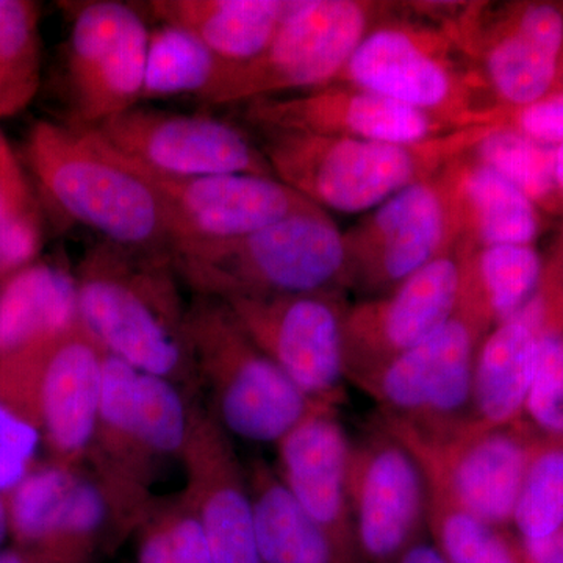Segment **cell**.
Wrapping results in <instances>:
<instances>
[{
    "mask_svg": "<svg viewBox=\"0 0 563 563\" xmlns=\"http://www.w3.org/2000/svg\"><path fill=\"white\" fill-rule=\"evenodd\" d=\"M80 324L107 354L190 393L198 374L172 252L92 246L76 269Z\"/></svg>",
    "mask_w": 563,
    "mask_h": 563,
    "instance_id": "cell-1",
    "label": "cell"
},
{
    "mask_svg": "<svg viewBox=\"0 0 563 563\" xmlns=\"http://www.w3.org/2000/svg\"><path fill=\"white\" fill-rule=\"evenodd\" d=\"M490 128L473 125L413 144L258 131V144L274 177L313 206L328 213H368L415 181L442 172Z\"/></svg>",
    "mask_w": 563,
    "mask_h": 563,
    "instance_id": "cell-2",
    "label": "cell"
},
{
    "mask_svg": "<svg viewBox=\"0 0 563 563\" xmlns=\"http://www.w3.org/2000/svg\"><path fill=\"white\" fill-rule=\"evenodd\" d=\"M172 255L181 284L195 295L221 301L236 296L350 295L344 232L322 209L292 214L240 239L177 244Z\"/></svg>",
    "mask_w": 563,
    "mask_h": 563,
    "instance_id": "cell-3",
    "label": "cell"
},
{
    "mask_svg": "<svg viewBox=\"0 0 563 563\" xmlns=\"http://www.w3.org/2000/svg\"><path fill=\"white\" fill-rule=\"evenodd\" d=\"M27 161L52 202L102 242L125 250L172 252L165 207L154 187L95 133L38 121Z\"/></svg>",
    "mask_w": 563,
    "mask_h": 563,
    "instance_id": "cell-4",
    "label": "cell"
},
{
    "mask_svg": "<svg viewBox=\"0 0 563 563\" xmlns=\"http://www.w3.org/2000/svg\"><path fill=\"white\" fill-rule=\"evenodd\" d=\"M393 11L391 5L366 33L336 81L377 92L457 129L493 124L499 107L459 44L435 24Z\"/></svg>",
    "mask_w": 563,
    "mask_h": 563,
    "instance_id": "cell-5",
    "label": "cell"
},
{
    "mask_svg": "<svg viewBox=\"0 0 563 563\" xmlns=\"http://www.w3.org/2000/svg\"><path fill=\"white\" fill-rule=\"evenodd\" d=\"M187 328L198 383L229 435L276 446L313 415L339 409L299 390L221 299L192 296Z\"/></svg>",
    "mask_w": 563,
    "mask_h": 563,
    "instance_id": "cell-6",
    "label": "cell"
},
{
    "mask_svg": "<svg viewBox=\"0 0 563 563\" xmlns=\"http://www.w3.org/2000/svg\"><path fill=\"white\" fill-rule=\"evenodd\" d=\"M495 328L468 285L459 309L417 346L355 379L377 415L420 432H440L473 417L474 369Z\"/></svg>",
    "mask_w": 563,
    "mask_h": 563,
    "instance_id": "cell-7",
    "label": "cell"
},
{
    "mask_svg": "<svg viewBox=\"0 0 563 563\" xmlns=\"http://www.w3.org/2000/svg\"><path fill=\"white\" fill-rule=\"evenodd\" d=\"M393 3L292 0L276 35L258 57L229 63L209 106L247 103L335 84L358 44Z\"/></svg>",
    "mask_w": 563,
    "mask_h": 563,
    "instance_id": "cell-8",
    "label": "cell"
},
{
    "mask_svg": "<svg viewBox=\"0 0 563 563\" xmlns=\"http://www.w3.org/2000/svg\"><path fill=\"white\" fill-rule=\"evenodd\" d=\"M374 418L406 444L428 483L487 523L512 525L521 485L542 442L525 418L492 426L473 415L440 432L415 431L379 415Z\"/></svg>",
    "mask_w": 563,
    "mask_h": 563,
    "instance_id": "cell-9",
    "label": "cell"
},
{
    "mask_svg": "<svg viewBox=\"0 0 563 563\" xmlns=\"http://www.w3.org/2000/svg\"><path fill=\"white\" fill-rule=\"evenodd\" d=\"M437 27L479 69L499 110L531 106L553 92L563 52V2H461Z\"/></svg>",
    "mask_w": 563,
    "mask_h": 563,
    "instance_id": "cell-10",
    "label": "cell"
},
{
    "mask_svg": "<svg viewBox=\"0 0 563 563\" xmlns=\"http://www.w3.org/2000/svg\"><path fill=\"white\" fill-rule=\"evenodd\" d=\"M350 292L385 295L462 242L443 169L409 185L344 232Z\"/></svg>",
    "mask_w": 563,
    "mask_h": 563,
    "instance_id": "cell-11",
    "label": "cell"
},
{
    "mask_svg": "<svg viewBox=\"0 0 563 563\" xmlns=\"http://www.w3.org/2000/svg\"><path fill=\"white\" fill-rule=\"evenodd\" d=\"M5 499L14 547L46 563H92L128 537L109 492L87 466L38 463Z\"/></svg>",
    "mask_w": 563,
    "mask_h": 563,
    "instance_id": "cell-12",
    "label": "cell"
},
{
    "mask_svg": "<svg viewBox=\"0 0 563 563\" xmlns=\"http://www.w3.org/2000/svg\"><path fill=\"white\" fill-rule=\"evenodd\" d=\"M252 342L314 401L342 406L346 391V292L236 296L225 301Z\"/></svg>",
    "mask_w": 563,
    "mask_h": 563,
    "instance_id": "cell-13",
    "label": "cell"
},
{
    "mask_svg": "<svg viewBox=\"0 0 563 563\" xmlns=\"http://www.w3.org/2000/svg\"><path fill=\"white\" fill-rule=\"evenodd\" d=\"M346 490L368 563H398L428 528V484L420 463L374 418L350 439Z\"/></svg>",
    "mask_w": 563,
    "mask_h": 563,
    "instance_id": "cell-14",
    "label": "cell"
},
{
    "mask_svg": "<svg viewBox=\"0 0 563 563\" xmlns=\"http://www.w3.org/2000/svg\"><path fill=\"white\" fill-rule=\"evenodd\" d=\"M473 251L461 242L391 291L351 303L344 321L347 383L417 346L453 317Z\"/></svg>",
    "mask_w": 563,
    "mask_h": 563,
    "instance_id": "cell-15",
    "label": "cell"
},
{
    "mask_svg": "<svg viewBox=\"0 0 563 563\" xmlns=\"http://www.w3.org/2000/svg\"><path fill=\"white\" fill-rule=\"evenodd\" d=\"M150 29L128 3L87 2L73 18L68 85L74 125L95 131L141 103Z\"/></svg>",
    "mask_w": 563,
    "mask_h": 563,
    "instance_id": "cell-16",
    "label": "cell"
},
{
    "mask_svg": "<svg viewBox=\"0 0 563 563\" xmlns=\"http://www.w3.org/2000/svg\"><path fill=\"white\" fill-rule=\"evenodd\" d=\"M90 132L124 161L165 176L274 177L258 141L209 114L135 107Z\"/></svg>",
    "mask_w": 563,
    "mask_h": 563,
    "instance_id": "cell-17",
    "label": "cell"
},
{
    "mask_svg": "<svg viewBox=\"0 0 563 563\" xmlns=\"http://www.w3.org/2000/svg\"><path fill=\"white\" fill-rule=\"evenodd\" d=\"M106 354L91 333L77 324L10 355L31 379L36 420L52 462L87 466L98 426Z\"/></svg>",
    "mask_w": 563,
    "mask_h": 563,
    "instance_id": "cell-18",
    "label": "cell"
},
{
    "mask_svg": "<svg viewBox=\"0 0 563 563\" xmlns=\"http://www.w3.org/2000/svg\"><path fill=\"white\" fill-rule=\"evenodd\" d=\"M128 163L157 191L168 218L172 250L181 243L240 239L292 214L320 209L276 177H173Z\"/></svg>",
    "mask_w": 563,
    "mask_h": 563,
    "instance_id": "cell-19",
    "label": "cell"
},
{
    "mask_svg": "<svg viewBox=\"0 0 563 563\" xmlns=\"http://www.w3.org/2000/svg\"><path fill=\"white\" fill-rule=\"evenodd\" d=\"M179 462L185 473L180 493L202 526L211 563H263L246 463L210 409L192 407Z\"/></svg>",
    "mask_w": 563,
    "mask_h": 563,
    "instance_id": "cell-20",
    "label": "cell"
},
{
    "mask_svg": "<svg viewBox=\"0 0 563 563\" xmlns=\"http://www.w3.org/2000/svg\"><path fill=\"white\" fill-rule=\"evenodd\" d=\"M244 106V120L257 131L396 144L422 143L459 131L424 111L342 81L298 95L255 99Z\"/></svg>",
    "mask_w": 563,
    "mask_h": 563,
    "instance_id": "cell-21",
    "label": "cell"
},
{
    "mask_svg": "<svg viewBox=\"0 0 563 563\" xmlns=\"http://www.w3.org/2000/svg\"><path fill=\"white\" fill-rule=\"evenodd\" d=\"M350 437L339 409L324 410L288 433L277 450V473L331 548L335 563H368L358 542L346 490Z\"/></svg>",
    "mask_w": 563,
    "mask_h": 563,
    "instance_id": "cell-22",
    "label": "cell"
},
{
    "mask_svg": "<svg viewBox=\"0 0 563 563\" xmlns=\"http://www.w3.org/2000/svg\"><path fill=\"white\" fill-rule=\"evenodd\" d=\"M139 369L106 354L98 426L87 468L109 492L125 536L157 496L151 492L155 461L144 448L136 417Z\"/></svg>",
    "mask_w": 563,
    "mask_h": 563,
    "instance_id": "cell-23",
    "label": "cell"
},
{
    "mask_svg": "<svg viewBox=\"0 0 563 563\" xmlns=\"http://www.w3.org/2000/svg\"><path fill=\"white\" fill-rule=\"evenodd\" d=\"M462 242L474 250L499 244H536L550 217L514 184L477 161L472 152L443 168Z\"/></svg>",
    "mask_w": 563,
    "mask_h": 563,
    "instance_id": "cell-24",
    "label": "cell"
},
{
    "mask_svg": "<svg viewBox=\"0 0 563 563\" xmlns=\"http://www.w3.org/2000/svg\"><path fill=\"white\" fill-rule=\"evenodd\" d=\"M80 324L76 274L33 262L0 284V358L10 357Z\"/></svg>",
    "mask_w": 563,
    "mask_h": 563,
    "instance_id": "cell-25",
    "label": "cell"
},
{
    "mask_svg": "<svg viewBox=\"0 0 563 563\" xmlns=\"http://www.w3.org/2000/svg\"><path fill=\"white\" fill-rule=\"evenodd\" d=\"M292 0H152L161 24L190 32L221 60L246 63L272 43Z\"/></svg>",
    "mask_w": 563,
    "mask_h": 563,
    "instance_id": "cell-26",
    "label": "cell"
},
{
    "mask_svg": "<svg viewBox=\"0 0 563 563\" xmlns=\"http://www.w3.org/2000/svg\"><path fill=\"white\" fill-rule=\"evenodd\" d=\"M537 340L536 325L521 310L487 333L474 369V417L492 426L523 418Z\"/></svg>",
    "mask_w": 563,
    "mask_h": 563,
    "instance_id": "cell-27",
    "label": "cell"
},
{
    "mask_svg": "<svg viewBox=\"0 0 563 563\" xmlns=\"http://www.w3.org/2000/svg\"><path fill=\"white\" fill-rule=\"evenodd\" d=\"M246 463L263 563H335L331 548L263 457Z\"/></svg>",
    "mask_w": 563,
    "mask_h": 563,
    "instance_id": "cell-28",
    "label": "cell"
},
{
    "mask_svg": "<svg viewBox=\"0 0 563 563\" xmlns=\"http://www.w3.org/2000/svg\"><path fill=\"white\" fill-rule=\"evenodd\" d=\"M229 63L190 32L161 24L150 31L141 102L195 96L206 101L220 85Z\"/></svg>",
    "mask_w": 563,
    "mask_h": 563,
    "instance_id": "cell-29",
    "label": "cell"
},
{
    "mask_svg": "<svg viewBox=\"0 0 563 563\" xmlns=\"http://www.w3.org/2000/svg\"><path fill=\"white\" fill-rule=\"evenodd\" d=\"M426 479V477H424ZM428 529L448 563H529L504 528L487 523L428 483Z\"/></svg>",
    "mask_w": 563,
    "mask_h": 563,
    "instance_id": "cell-30",
    "label": "cell"
},
{
    "mask_svg": "<svg viewBox=\"0 0 563 563\" xmlns=\"http://www.w3.org/2000/svg\"><path fill=\"white\" fill-rule=\"evenodd\" d=\"M542 269L543 254L536 244L479 247L470 258L468 285L496 325L529 301Z\"/></svg>",
    "mask_w": 563,
    "mask_h": 563,
    "instance_id": "cell-31",
    "label": "cell"
},
{
    "mask_svg": "<svg viewBox=\"0 0 563 563\" xmlns=\"http://www.w3.org/2000/svg\"><path fill=\"white\" fill-rule=\"evenodd\" d=\"M40 80L38 3L0 0V118L27 109Z\"/></svg>",
    "mask_w": 563,
    "mask_h": 563,
    "instance_id": "cell-32",
    "label": "cell"
},
{
    "mask_svg": "<svg viewBox=\"0 0 563 563\" xmlns=\"http://www.w3.org/2000/svg\"><path fill=\"white\" fill-rule=\"evenodd\" d=\"M472 155L514 184L547 217H562L554 181V146L492 124Z\"/></svg>",
    "mask_w": 563,
    "mask_h": 563,
    "instance_id": "cell-33",
    "label": "cell"
},
{
    "mask_svg": "<svg viewBox=\"0 0 563 563\" xmlns=\"http://www.w3.org/2000/svg\"><path fill=\"white\" fill-rule=\"evenodd\" d=\"M132 536L136 563H211L202 526L181 493L155 498Z\"/></svg>",
    "mask_w": 563,
    "mask_h": 563,
    "instance_id": "cell-34",
    "label": "cell"
},
{
    "mask_svg": "<svg viewBox=\"0 0 563 563\" xmlns=\"http://www.w3.org/2000/svg\"><path fill=\"white\" fill-rule=\"evenodd\" d=\"M136 417L144 448L155 462L177 459L187 444L192 407L188 393L165 377L141 373L135 384Z\"/></svg>",
    "mask_w": 563,
    "mask_h": 563,
    "instance_id": "cell-35",
    "label": "cell"
},
{
    "mask_svg": "<svg viewBox=\"0 0 563 563\" xmlns=\"http://www.w3.org/2000/svg\"><path fill=\"white\" fill-rule=\"evenodd\" d=\"M512 525L525 542L563 531V444L542 440L526 473Z\"/></svg>",
    "mask_w": 563,
    "mask_h": 563,
    "instance_id": "cell-36",
    "label": "cell"
},
{
    "mask_svg": "<svg viewBox=\"0 0 563 563\" xmlns=\"http://www.w3.org/2000/svg\"><path fill=\"white\" fill-rule=\"evenodd\" d=\"M523 418L540 439L563 444V325L537 340Z\"/></svg>",
    "mask_w": 563,
    "mask_h": 563,
    "instance_id": "cell-37",
    "label": "cell"
},
{
    "mask_svg": "<svg viewBox=\"0 0 563 563\" xmlns=\"http://www.w3.org/2000/svg\"><path fill=\"white\" fill-rule=\"evenodd\" d=\"M41 444L38 424L0 396V495H9L38 465Z\"/></svg>",
    "mask_w": 563,
    "mask_h": 563,
    "instance_id": "cell-38",
    "label": "cell"
},
{
    "mask_svg": "<svg viewBox=\"0 0 563 563\" xmlns=\"http://www.w3.org/2000/svg\"><path fill=\"white\" fill-rule=\"evenodd\" d=\"M493 124L540 143L559 146L563 143V92H551L547 98L520 109L498 110Z\"/></svg>",
    "mask_w": 563,
    "mask_h": 563,
    "instance_id": "cell-39",
    "label": "cell"
},
{
    "mask_svg": "<svg viewBox=\"0 0 563 563\" xmlns=\"http://www.w3.org/2000/svg\"><path fill=\"white\" fill-rule=\"evenodd\" d=\"M41 246L36 214L13 217L0 222V266L5 277L31 265Z\"/></svg>",
    "mask_w": 563,
    "mask_h": 563,
    "instance_id": "cell-40",
    "label": "cell"
},
{
    "mask_svg": "<svg viewBox=\"0 0 563 563\" xmlns=\"http://www.w3.org/2000/svg\"><path fill=\"white\" fill-rule=\"evenodd\" d=\"M0 190L5 191L25 209H35L21 165L2 133H0Z\"/></svg>",
    "mask_w": 563,
    "mask_h": 563,
    "instance_id": "cell-41",
    "label": "cell"
},
{
    "mask_svg": "<svg viewBox=\"0 0 563 563\" xmlns=\"http://www.w3.org/2000/svg\"><path fill=\"white\" fill-rule=\"evenodd\" d=\"M523 542L529 563H563V548L561 536L553 539Z\"/></svg>",
    "mask_w": 563,
    "mask_h": 563,
    "instance_id": "cell-42",
    "label": "cell"
},
{
    "mask_svg": "<svg viewBox=\"0 0 563 563\" xmlns=\"http://www.w3.org/2000/svg\"><path fill=\"white\" fill-rule=\"evenodd\" d=\"M398 563H448L435 544L418 542L406 551Z\"/></svg>",
    "mask_w": 563,
    "mask_h": 563,
    "instance_id": "cell-43",
    "label": "cell"
},
{
    "mask_svg": "<svg viewBox=\"0 0 563 563\" xmlns=\"http://www.w3.org/2000/svg\"><path fill=\"white\" fill-rule=\"evenodd\" d=\"M0 563H46L38 555L31 551L22 550L20 547L7 548L0 550Z\"/></svg>",
    "mask_w": 563,
    "mask_h": 563,
    "instance_id": "cell-44",
    "label": "cell"
},
{
    "mask_svg": "<svg viewBox=\"0 0 563 563\" xmlns=\"http://www.w3.org/2000/svg\"><path fill=\"white\" fill-rule=\"evenodd\" d=\"M554 181L563 213V143L554 146Z\"/></svg>",
    "mask_w": 563,
    "mask_h": 563,
    "instance_id": "cell-45",
    "label": "cell"
},
{
    "mask_svg": "<svg viewBox=\"0 0 563 563\" xmlns=\"http://www.w3.org/2000/svg\"><path fill=\"white\" fill-rule=\"evenodd\" d=\"M10 536L9 509H7L5 496L0 495V547Z\"/></svg>",
    "mask_w": 563,
    "mask_h": 563,
    "instance_id": "cell-46",
    "label": "cell"
},
{
    "mask_svg": "<svg viewBox=\"0 0 563 563\" xmlns=\"http://www.w3.org/2000/svg\"><path fill=\"white\" fill-rule=\"evenodd\" d=\"M553 92H563V52L561 63H559L558 80H555Z\"/></svg>",
    "mask_w": 563,
    "mask_h": 563,
    "instance_id": "cell-47",
    "label": "cell"
},
{
    "mask_svg": "<svg viewBox=\"0 0 563 563\" xmlns=\"http://www.w3.org/2000/svg\"><path fill=\"white\" fill-rule=\"evenodd\" d=\"M3 279H5V274H3L2 266H0V284H2Z\"/></svg>",
    "mask_w": 563,
    "mask_h": 563,
    "instance_id": "cell-48",
    "label": "cell"
},
{
    "mask_svg": "<svg viewBox=\"0 0 563 563\" xmlns=\"http://www.w3.org/2000/svg\"><path fill=\"white\" fill-rule=\"evenodd\" d=\"M561 543H562V548H563V531L561 533Z\"/></svg>",
    "mask_w": 563,
    "mask_h": 563,
    "instance_id": "cell-49",
    "label": "cell"
}]
</instances>
